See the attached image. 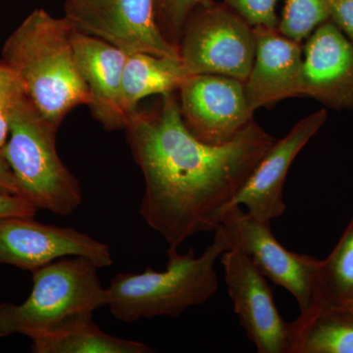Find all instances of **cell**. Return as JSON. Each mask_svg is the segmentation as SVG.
Returning <instances> with one entry per match:
<instances>
[{"label":"cell","instance_id":"cell-1","mask_svg":"<svg viewBox=\"0 0 353 353\" xmlns=\"http://www.w3.org/2000/svg\"><path fill=\"white\" fill-rule=\"evenodd\" d=\"M126 129L145 181L139 213L170 246L215 232L248 176L275 139L254 121L223 145L194 137L172 94L150 112H134Z\"/></svg>","mask_w":353,"mask_h":353},{"label":"cell","instance_id":"cell-2","mask_svg":"<svg viewBox=\"0 0 353 353\" xmlns=\"http://www.w3.org/2000/svg\"><path fill=\"white\" fill-rule=\"evenodd\" d=\"M73 34L65 18L36 9L2 48V60L19 77L30 101L57 128L72 109L92 102L77 65Z\"/></svg>","mask_w":353,"mask_h":353},{"label":"cell","instance_id":"cell-3","mask_svg":"<svg viewBox=\"0 0 353 353\" xmlns=\"http://www.w3.org/2000/svg\"><path fill=\"white\" fill-rule=\"evenodd\" d=\"M232 248L226 230L220 225L214 240L201 256L192 248L181 254L170 246L164 271L148 268L141 273H120L110 282L108 304L120 321L132 323L141 318L178 317L192 306L201 305L218 289L215 264Z\"/></svg>","mask_w":353,"mask_h":353},{"label":"cell","instance_id":"cell-4","mask_svg":"<svg viewBox=\"0 0 353 353\" xmlns=\"http://www.w3.org/2000/svg\"><path fill=\"white\" fill-rule=\"evenodd\" d=\"M99 267L82 256L64 257L32 273V289L22 304H0V336L24 334L31 340L65 325L92 317L108 304Z\"/></svg>","mask_w":353,"mask_h":353},{"label":"cell","instance_id":"cell-5","mask_svg":"<svg viewBox=\"0 0 353 353\" xmlns=\"http://www.w3.org/2000/svg\"><path fill=\"white\" fill-rule=\"evenodd\" d=\"M27 94L9 119V137L2 148L22 196L36 208L69 216L83 201L78 179L58 154L57 132Z\"/></svg>","mask_w":353,"mask_h":353},{"label":"cell","instance_id":"cell-6","mask_svg":"<svg viewBox=\"0 0 353 353\" xmlns=\"http://www.w3.org/2000/svg\"><path fill=\"white\" fill-rule=\"evenodd\" d=\"M254 30L230 7H197L185 22L179 51L190 75L210 74L245 83L254 61Z\"/></svg>","mask_w":353,"mask_h":353},{"label":"cell","instance_id":"cell-7","mask_svg":"<svg viewBox=\"0 0 353 353\" xmlns=\"http://www.w3.org/2000/svg\"><path fill=\"white\" fill-rule=\"evenodd\" d=\"M64 18L74 31L101 39L118 50L180 58L178 46L160 30L155 0H66Z\"/></svg>","mask_w":353,"mask_h":353},{"label":"cell","instance_id":"cell-8","mask_svg":"<svg viewBox=\"0 0 353 353\" xmlns=\"http://www.w3.org/2000/svg\"><path fill=\"white\" fill-rule=\"evenodd\" d=\"M69 256L85 257L99 268L113 264L108 245L74 228L43 224L34 217L0 220V264L34 272Z\"/></svg>","mask_w":353,"mask_h":353},{"label":"cell","instance_id":"cell-9","mask_svg":"<svg viewBox=\"0 0 353 353\" xmlns=\"http://www.w3.org/2000/svg\"><path fill=\"white\" fill-rule=\"evenodd\" d=\"M221 225L232 246L241 248L265 277L294 296L301 313L312 307L313 283L319 259L288 250L272 234L270 223L243 212L241 206L229 209Z\"/></svg>","mask_w":353,"mask_h":353},{"label":"cell","instance_id":"cell-10","mask_svg":"<svg viewBox=\"0 0 353 353\" xmlns=\"http://www.w3.org/2000/svg\"><path fill=\"white\" fill-rule=\"evenodd\" d=\"M221 263L234 312L248 340L259 353H288L290 323L279 313L266 277L239 246L223 253Z\"/></svg>","mask_w":353,"mask_h":353},{"label":"cell","instance_id":"cell-11","mask_svg":"<svg viewBox=\"0 0 353 353\" xmlns=\"http://www.w3.org/2000/svg\"><path fill=\"white\" fill-rule=\"evenodd\" d=\"M179 90L183 122L204 143H226L253 120L254 111L246 99L245 83L236 79L190 75Z\"/></svg>","mask_w":353,"mask_h":353},{"label":"cell","instance_id":"cell-12","mask_svg":"<svg viewBox=\"0 0 353 353\" xmlns=\"http://www.w3.org/2000/svg\"><path fill=\"white\" fill-rule=\"evenodd\" d=\"M327 120L326 111H317L294 125L289 134L275 141L253 169L233 202L262 222L280 217L285 210L284 185L288 172L301 150Z\"/></svg>","mask_w":353,"mask_h":353},{"label":"cell","instance_id":"cell-13","mask_svg":"<svg viewBox=\"0 0 353 353\" xmlns=\"http://www.w3.org/2000/svg\"><path fill=\"white\" fill-rule=\"evenodd\" d=\"M304 46L303 95L330 108H353V43L334 23H323Z\"/></svg>","mask_w":353,"mask_h":353},{"label":"cell","instance_id":"cell-14","mask_svg":"<svg viewBox=\"0 0 353 353\" xmlns=\"http://www.w3.org/2000/svg\"><path fill=\"white\" fill-rule=\"evenodd\" d=\"M254 61L245 82L253 111L303 95V54L301 43L285 37L278 28L256 27Z\"/></svg>","mask_w":353,"mask_h":353},{"label":"cell","instance_id":"cell-15","mask_svg":"<svg viewBox=\"0 0 353 353\" xmlns=\"http://www.w3.org/2000/svg\"><path fill=\"white\" fill-rule=\"evenodd\" d=\"M72 43L95 117L106 129L126 128L129 117L122 108V79L127 53L101 39L75 31Z\"/></svg>","mask_w":353,"mask_h":353},{"label":"cell","instance_id":"cell-16","mask_svg":"<svg viewBox=\"0 0 353 353\" xmlns=\"http://www.w3.org/2000/svg\"><path fill=\"white\" fill-rule=\"evenodd\" d=\"M288 353H353V313L313 305L290 322Z\"/></svg>","mask_w":353,"mask_h":353},{"label":"cell","instance_id":"cell-17","mask_svg":"<svg viewBox=\"0 0 353 353\" xmlns=\"http://www.w3.org/2000/svg\"><path fill=\"white\" fill-rule=\"evenodd\" d=\"M189 76L181 58L127 54L122 79L123 110L130 120L139 101L153 94H173Z\"/></svg>","mask_w":353,"mask_h":353},{"label":"cell","instance_id":"cell-18","mask_svg":"<svg viewBox=\"0 0 353 353\" xmlns=\"http://www.w3.org/2000/svg\"><path fill=\"white\" fill-rule=\"evenodd\" d=\"M36 353H150L141 341L126 340L102 331L92 317L70 322L52 333L32 340Z\"/></svg>","mask_w":353,"mask_h":353},{"label":"cell","instance_id":"cell-19","mask_svg":"<svg viewBox=\"0 0 353 353\" xmlns=\"http://www.w3.org/2000/svg\"><path fill=\"white\" fill-rule=\"evenodd\" d=\"M353 301V217L333 252L320 260L313 283V305L343 307Z\"/></svg>","mask_w":353,"mask_h":353},{"label":"cell","instance_id":"cell-20","mask_svg":"<svg viewBox=\"0 0 353 353\" xmlns=\"http://www.w3.org/2000/svg\"><path fill=\"white\" fill-rule=\"evenodd\" d=\"M330 17L331 0H287L278 30L287 38L301 43Z\"/></svg>","mask_w":353,"mask_h":353},{"label":"cell","instance_id":"cell-21","mask_svg":"<svg viewBox=\"0 0 353 353\" xmlns=\"http://www.w3.org/2000/svg\"><path fill=\"white\" fill-rule=\"evenodd\" d=\"M208 0H155V16L165 38L179 48L190 14Z\"/></svg>","mask_w":353,"mask_h":353},{"label":"cell","instance_id":"cell-22","mask_svg":"<svg viewBox=\"0 0 353 353\" xmlns=\"http://www.w3.org/2000/svg\"><path fill=\"white\" fill-rule=\"evenodd\" d=\"M25 94L19 77L3 60H0V150L8 139L11 113Z\"/></svg>","mask_w":353,"mask_h":353},{"label":"cell","instance_id":"cell-23","mask_svg":"<svg viewBox=\"0 0 353 353\" xmlns=\"http://www.w3.org/2000/svg\"><path fill=\"white\" fill-rule=\"evenodd\" d=\"M225 2L252 28H278L276 15L278 0H225Z\"/></svg>","mask_w":353,"mask_h":353},{"label":"cell","instance_id":"cell-24","mask_svg":"<svg viewBox=\"0 0 353 353\" xmlns=\"http://www.w3.org/2000/svg\"><path fill=\"white\" fill-rule=\"evenodd\" d=\"M37 211L36 206L24 197L0 194V220L10 217H34Z\"/></svg>","mask_w":353,"mask_h":353},{"label":"cell","instance_id":"cell-25","mask_svg":"<svg viewBox=\"0 0 353 353\" xmlns=\"http://www.w3.org/2000/svg\"><path fill=\"white\" fill-rule=\"evenodd\" d=\"M331 17L353 43V0H331Z\"/></svg>","mask_w":353,"mask_h":353},{"label":"cell","instance_id":"cell-26","mask_svg":"<svg viewBox=\"0 0 353 353\" xmlns=\"http://www.w3.org/2000/svg\"><path fill=\"white\" fill-rule=\"evenodd\" d=\"M0 194L22 196L19 185L2 150H0Z\"/></svg>","mask_w":353,"mask_h":353},{"label":"cell","instance_id":"cell-27","mask_svg":"<svg viewBox=\"0 0 353 353\" xmlns=\"http://www.w3.org/2000/svg\"><path fill=\"white\" fill-rule=\"evenodd\" d=\"M340 308L347 309V310L350 311V312L353 313V301H350V303H347V305L343 306V307Z\"/></svg>","mask_w":353,"mask_h":353}]
</instances>
